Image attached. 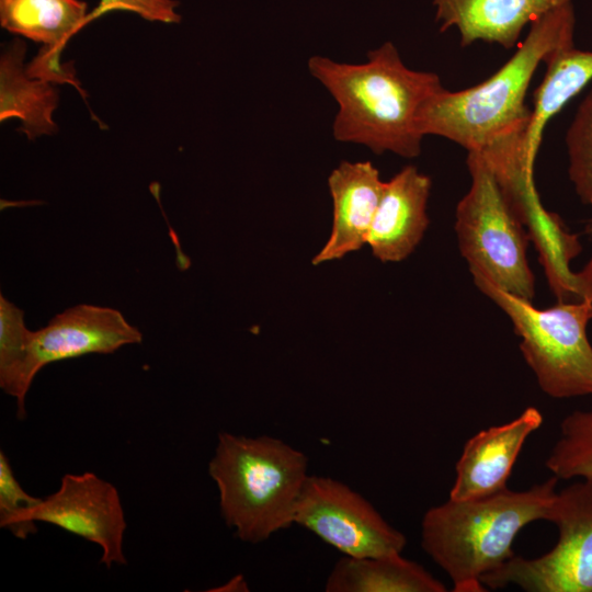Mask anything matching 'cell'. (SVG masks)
<instances>
[{
    "label": "cell",
    "instance_id": "obj_1",
    "mask_svg": "<svg viewBox=\"0 0 592 592\" xmlns=\"http://www.w3.org/2000/svg\"><path fill=\"white\" fill-rule=\"evenodd\" d=\"M308 69L338 104L337 140L364 145L377 155H420V110L444 89L436 73L408 68L391 42L368 52L363 64L312 56Z\"/></svg>",
    "mask_w": 592,
    "mask_h": 592
},
{
    "label": "cell",
    "instance_id": "obj_2",
    "mask_svg": "<svg viewBox=\"0 0 592 592\" xmlns=\"http://www.w3.org/2000/svg\"><path fill=\"white\" fill-rule=\"evenodd\" d=\"M572 2L531 23L514 55L490 78L462 91L442 89L418 117L421 134L447 138L481 152L497 141L525 133L531 110L525 95L538 65L554 50L573 45Z\"/></svg>",
    "mask_w": 592,
    "mask_h": 592
},
{
    "label": "cell",
    "instance_id": "obj_3",
    "mask_svg": "<svg viewBox=\"0 0 592 592\" xmlns=\"http://www.w3.org/2000/svg\"><path fill=\"white\" fill-rule=\"evenodd\" d=\"M558 480L551 476L526 490L506 488L471 500L448 498L424 513L421 546L449 577L454 592L487 591L482 577L514 556L521 530L546 521Z\"/></svg>",
    "mask_w": 592,
    "mask_h": 592
},
{
    "label": "cell",
    "instance_id": "obj_4",
    "mask_svg": "<svg viewBox=\"0 0 592 592\" xmlns=\"http://www.w3.org/2000/svg\"><path fill=\"white\" fill-rule=\"evenodd\" d=\"M308 458L269 435L218 434L208 475L217 486L226 525L242 542L260 544L294 525L308 477Z\"/></svg>",
    "mask_w": 592,
    "mask_h": 592
},
{
    "label": "cell",
    "instance_id": "obj_5",
    "mask_svg": "<svg viewBox=\"0 0 592 592\" xmlns=\"http://www.w3.org/2000/svg\"><path fill=\"white\" fill-rule=\"evenodd\" d=\"M471 183L456 207L455 231L473 277L532 301L535 278L527 260L528 238L487 160L467 155Z\"/></svg>",
    "mask_w": 592,
    "mask_h": 592
},
{
    "label": "cell",
    "instance_id": "obj_6",
    "mask_svg": "<svg viewBox=\"0 0 592 592\" xmlns=\"http://www.w3.org/2000/svg\"><path fill=\"white\" fill-rule=\"evenodd\" d=\"M473 278L511 319L523 357L546 395L558 399L592 395V345L587 335L592 298L538 309L482 277Z\"/></svg>",
    "mask_w": 592,
    "mask_h": 592
},
{
    "label": "cell",
    "instance_id": "obj_7",
    "mask_svg": "<svg viewBox=\"0 0 592 592\" xmlns=\"http://www.w3.org/2000/svg\"><path fill=\"white\" fill-rule=\"evenodd\" d=\"M546 521L558 531L555 546L535 558L514 555L482 577L485 588L592 592V480L582 479L557 491Z\"/></svg>",
    "mask_w": 592,
    "mask_h": 592
},
{
    "label": "cell",
    "instance_id": "obj_8",
    "mask_svg": "<svg viewBox=\"0 0 592 592\" xmlns=\"http://www.w3.org/2000/svg\"><path fill=\"white\" fill-rule=\"evenodd\" d=\"M294 524L349 557L401 554L406 536L358 492L340 480L308 475L298 498Z\"/></svg>",
    "mask_w": 592,
    "mask_h": 592
},
{
    "label": "cell",
    "instance_id": "obj_9",
    "mask_svg": "<svg viewBox=\"0 0 592 592\" xmlns=\"http://www.w3.org/2000/svg\"><path fill=\"white\" fill-rule=\"evenodd\" d=\"M30 519L98 545L102 550L100 562L107 569L126 563L123 540L127 524L119 493L94 473L64 475L59 488L41 499Z\"/></svg>",
    "mask_w": 592,
    "mask_h": 592
},
{
    "label": "cell",
    "instance_id": "obj_10",
    "mask_svg": "<svg viewBox=\"0 0 592 592\" xmlns=\"http://www.w3.org/2000/svg\"><path fill=\"white\" fill-rule=\"evenodd\" d=\"M141 340V332L114 308L70 307L32 331L21 373L22 397L25 400L35 376L48 364L92 353L110 354Z\"/></svg>",
    "mask_w": 592,
    "mask_h": 592
},
{
    "label": "cell",
    "instance_id": "obj_11",
    "mask_svg": "<svg viewBox=\"0 0 592 592\" xmlns=\"http://www.w3.org/2000/svg\"><path fill=\"white\" fill-rule=\"evenodd\" d=\"M81 0H0V24L8 32L42 44L27 71L53 83L78 88L73 71L60 62L68 41L89 23Z\"/></svg>",
    "mask_w": 592,
    "mask_h": 592
},
{
    "label": "cell",
    "instance_id": "obj_12",
    "mask_svg": "<svg viewBox=\"0 0 592 592\" xmlns=\"http://www.w3.org/2000/svg\"><path fill=\"white\" fill-rule=\"evenodd\" d=\"M543 422L542 412L527 407L515 419L471 436L456 463L449 499H478L506 489L525 441Z\"/></svg>",
    "mask_w": 592,
    "mask_h": 592
},
{
    "label": "cell",
    "instance_id": "obj_13",
    "mask_svg": "<svg viewBox=\"0 0 592 592\" xmlns=\"http://www.w3.org/2000/svg\"><path fill=\"white\" fill-rule=\"evenodd\" d=\"M430 191L431 179L413 166L385 182L366 242L379 261H402L419 244L429 226Z\"/></svg>",
    "mask_w": 592,
    "mask_h": 592
},
{
    "label": "cell",
    "instance_id": "obj_14",
    "mask_svg": "<svg viewBox=\"0 0 592 592\" xmlns=\"http://www.w3.org/2000/svg\"><path fill=\"white\" fill-rule=\"evenodd\" d=\"M328 185L333 202L332 230L312 264L342 259L367 242L385 182L371 161H342L330 173Z\"/></svg>",
    "mask_w": 592,
    "mask_h": 592
},
{
    "label": "cell",
    "instance_id": "obj_15",
    "mask_svg": "<svg viewBox=\"0 0 592 592\" xmlns=\"http://www.w3.org/2000/svg\"><path fill=\"white\" fill-rule=\"evenodd\" d=\"M572 0H433L441 31L456 27L463 47L482 41L513 48L526 25Z\"/></svg>",
    "mask_w": 592,
    "mask_h": 592
},
{
    "label": "cell",
    "instance_id": "obj_16",
    "mask_svg": "<svg viewBox=\"0 0 592 592\" xmlns=\"http://www.w3.org/2000/svg\"><path fill=\"white\" fill-rule=\"evenodd\" d=\"M26 44L14 38L0 57V121L18 118L29 139L57 132L53 113L59 103L55 83L33 76L25 65Z\"/></svg>",
    "mask_w": 592,
    "mask_h": 592
},
{
    "label": "cell",
    "instance_id": "obj_17",
    "mask_svg": "<svg viewBox=\"0 0 592 592\" xmlns=\"http://www.w3.org/2000/svg\"><path fill=\"white\" fill-rule=\"evenodd\" d=\"M327 592H445L446 587L420 563L401 554L349 557L337 561Z\"/></svg>",
    "mask_w": 592,
    "mask_h": 592
},
{
    "label": "cell",
    "instance_id": "obj_18",
    "mask_svg": "<svg viewBox=\"0 0 592 592\" xmlns=\"http://www.w3.org/2000/svg\"><path fill=\"white\" fill-rule=\"evenodd\" d=\"M544 64L546 73L533 95L534 109L524 133V150L532 167L549 119L592 80V52L574 45L551 52Z\"/></svg>",
    "mask_w": 592,
    "mask_h": 592
},
{
    "label": "cell",
    "instance_id": "obj_19",
    "mask_svg": "<svg viewBox=\"0 0 592 592\" xmlns=\"http://www.w3.org/2000/svg\"><path fill=\"white\" fill-rule=\"evenodd\" d=\"M545 466L558 479L592 480V410H576L562 419Z\"/></svg>",
    "mask_w": 592,
    "mask_h": 592
},
{
    "label": "cell",
    "instance_id": "obj_20",
    "mask_svg": "<svg viewBox=\"0 0 592 592\" xmlns=\"http://www.w3.org/2000/svg\"><path fill=\"white\" fill-rule=\"evenodd\" d=\"M32 331L24 323V312L0 296V387L16 399L18 417H25L21 392V373Z\"/></svg>",
    "mask_w": 592,
    "mask_h": 592
},
{
    "label": "cell",
    "instance_id": "obj_21",
    "mask_svg": "<svg viewBox=\"0 0 592 592\" xmlns=\"http://www.w3.org/2000/svg\"><path fill=\"white\" fill-rule=\"evenodd\" d=\"M566 145L569 178L581 201L592 207V90L578 107L566 135ZM588 232L592 237V219Z\"/></svg>",
    "mask_w": 592,
    "mask_h": 592
},
{
    "label": "cell",
    "instance_id": "obj_22",
    "mask_svg": "<svg viewBox=\"0 0 592 592\" xmlns=\"http://www.w3.org/2000/svg\"><path fill=\"white\" fill-rule=\"evenodd\" d=\"M41 501L20 485L7 455L0 452V526L18 538L36 533V523L30 519L32 509Z\"/></svg>",
    "mask_w": 592,
    "mask_h": 592
},
{
    "label": "cell",
    "instance_id": "obj_23",
    "mask_svg": "<svg viewBox=\"0 0 592 592\" xmlns=\"http://www.w3.org/2000/svg\"><path fill=\"white\" fill-rule=\"evenodd\" d=\"M177 0H100L89 14V22L114 11H127L150 22L180 23Z\"/></svg>",
    "mask_w": 592,
    "mask_h": 592
},
{
    "label": "cell",
    "instance_id": "obj_24",
    "mask_svg": "<svg viewBox=\"0 0 592 592\" xmlns=\"http://www.w3.org/2000/svg\"><path fill=\"white\" fill-rule=\"evenodd\" d=\"M217 589V591H248V585L242 576H237L230 579L226 584Z\"/></svg>",
    "mask_w": 592,
    "mask_h": 592
}]
</instances>
